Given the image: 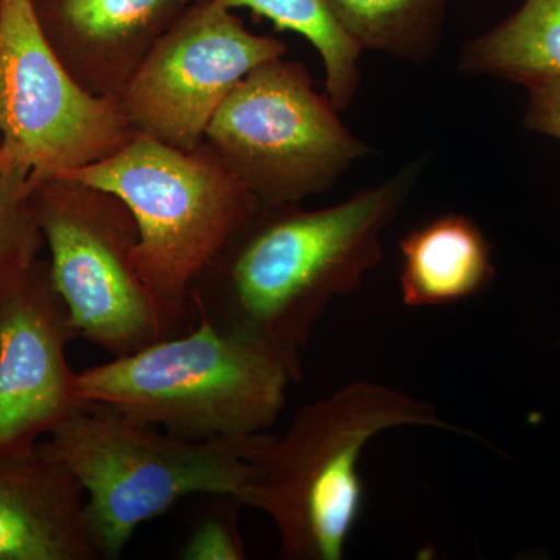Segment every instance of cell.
Wrapping results in <instances>:
<instances>
[{
	"label": "cell",
	"mask_w": 560,
	"mask_h": 560,
	"mask_svg": "<svg viewBox=\"0 0 560 560\" xmlns=\"http://www.w3.org/2000/svg\"><path fill=\"white\" fill-rule=\"evenodd\" d=\"M425 160L318 210L261 205L190 291L195 320L267 350L302 381V352L330 302L360 289L382 261V234L399 215Z\"/></svg>",
	"instance_id": "1"
},
{
	"label": "cell",
	"mask_w": 560,
	"mask_h": 560,
	"mask_svg": "<svg viewBox=\"0 0 560 560\" xmlns=\"http://www.w3.org/2000/svg\"><path fill=\"white\" fill-rule=\"evenodd\" d=\"M399 427L464 433L433 405L360 381L302 408L283 436L267 434L254 455L242 503L275 523L280 559H342L363 512L364 448Z\"/></svg>",
	"instance_id": "2"
},
{
	"label": "cell",
	"mask_w": 560,
	"mask_h": 560,
	"mask_svg": "<svg viewBox=\"0 0 560 560\" xmlns=\"http://www.w3.org/2000/svg\"><path fill=\"white\" fill-rule=\"evenodd\" d=\"M127 205L139 230L136 270L160 340L195 324L190 291L259 201L208 143L179 150L136 136L113 156L66 173Z\"/></svg>",
	"instance_id": "3"
},
{
	"label": "cell",
	"mask_w": 560,
	"mask_h": 560,
	"mask_svg": "<svg viewBox=\"0 0 560 560\" xmlns=\"http://www.w3.org/2000/svg\"><path fill=\"white\" fill-rule=\"evenodd\" d=\"M267 433L186 440L114 408L84 401L36 448L83 486L102 559H119L140 525L190 495L241 500ZM243 504V503H242Z\"/></svg>",
	"instance_id": "4"
},
{
	"label": "cell",
	"mask_w": 560,
	"mask_h": 560,
	"mask_svg": "<svg viewBox=\"0 0 560 560\" xmlns=\"http://www.w3.org/2000/svg\"><path fill=\"white\" fill-rule=\"evenodd\" d=\"M291 383L267 350L202 318L176 337L77 372L81 400L195 441L264 433Z\"/></svg>",
	"instance_id": "5"
},
{
	"label": "cell",
	"mask_w": 560,
	"mask_h": 560,
	"mask_svg": "<svg viewBox=\"0 0 560 560\" xmlns=\"http://www.w3.org/2000/svg\"><path fill=\"white\" fill-rule=\"evenodd\" d=\"M338 113L304 65L280 57L234 88L205 142L261 205H301L371 153Z\"/></svg>",
	"instance_id": "6"
},
{
	"label": "cell",
	"mask_w": 560,
	"mask_h": 560,
	"mask_svg": "<svg viewBox=\"0 0 560 560\" xmlns=\"http://www.w3.org/2000/svg\"><path fill=\"white\" fill-rule=\"evenodd\" d=\"M0 165L33 183L113 156L132 138L116 95H95L66 68L35 0H0Z\"/></svg>",
	"instance_id": "7"
},
{
	"label": "cell",
	"mask_w": 560,
	"mask_h": 560,
	"mask_svg": "<svg viewBox=\"0 0 560 560\" xmlns=\"http://www.w3.org/2000/svg\"><path fill=\"white\" fill-rule=\"evenodd\" d=\"M32 206L49 246L51 282L79 337L113 357L160 340L153 304L132 260L139 230L127 205L109 191L57 176L32 180Z\"/></svg>",
	"instance_id": "8"
},
{
	"label": "cell",
	"mask_w": 560,
	"mask_h": 560,
	"mask_svg": "<svg viewBox=\"0 0 560 560\" xmlns=\"http://www.w3.org/2000/svg\"><path fill=\"white\" fill-rule=\"evenodd\" d=\"M287 50L276 36L249 32L217 0H195L151 46L117 98L136 136L195 150L234 88Z\"/></svg>",
	"instance_id": "9"
},
{
	"label": "cell",
	"mask_w": 560,
	"mask_h": 560,
	"mask_svg": "<svg viewBox=\"0 0 560 560\" xmlns=\"http://www.w3.org/2000/svg\"><path fill=\"white\" fill-rule=\"evenodd\" d=\"M75 338L49 264L35 261L0 302V453L35 451L86 401L68 361Z\"/></svg>",
	"instance_id": "10"
},
{
	"label": "cell",
	"mask_w": 560,
	"mask_h": 560,
	"mask_svg": "<svg viewBox=\"0 0 560 560\" xmlns=\"http://www.w3.org/2000/svg\"><path fill=\"white\" fill-rule=\"evenodd\" d=\"M195 0H35L66 68L95 95H119L151 46Z\"/></svg>",
	"instance_id": "11"
},
{
	"label": "cell",
	"mask_w": 560,
	"mask_h": 560,
	"mask_svg": "<svg viewBox=\"0 0 560 560\" xmlns=\"http://www.w3.org/2000/svg\"><path fill=\"white\" fill-rule=\"evenodd\" d=\"M75 475L35 448L0 453V560H101Z\"/></svg>",
	"instance_id": "12"
},
{
	"label": "cell",
	"mask_w": 560,
	"mask_h": 560,
	"mask_svg": "<svg viewBox=\"0 0 560 560\" xmlns=\"http://www.w3.org/2000/svg\"><path fill=\"white\" fill-rule=\"evenodd\" d=\"M400 294L408 307H442L485 293L495 278L492 248L463 213H444L400 241Z\"/></svg>",
	"instance_id": "13"
},
{
	"label": "cell",
	"mask_w": 560,
	"mask_h": 560,
	"mask_svg": "<svg viewBox=\"0 0 560 560\" xmlns=\"http://www.w3.org/2000/svg\"><path fill=\"white\" fill-rule=\"evenodd\" d=\"M459 70L530 88L560 79V0H525L499 25L464 44Z\"/></svg>",
	"instance_id": "14"
},
{
	"label": "cell",
	"mask_w": 560,
	"mask_h": 560,
	"mask_svg": "<svg viewBox=\"0 0 560 560\" xmlns=\"http://www.w3.org/2000/svg\"><path fill=\"white\" fill-rule=\"evenodd\" d=\"M361 49L422 66L436 55L448 0H326Z\"/></svg>",
	"instance_id": "15"
},
{
	"label": "cell",
	"mask_w": 560,
	"mask_h": 560,
	"mask_svg": "<svg viewBox=\"0 0 560 560\" xmlns=\"http://www.w3.org/2000/svg\"><path fill=\"white\" fill-rule=\"evenodd\" d=\"M234 11L248 9L272 22L276 31L293 32L318 51L326 72V94L338 110L352 105L360 86L361 47L340 22L326 0H217Z\"/></svg>",
	"instance_id": "16"
},
{
	"label": "cell",
	"mask_w": 560,
	"mask_h": 560,
	"mask_svg": "<svg viewBox=\"0 0 560 560\" xmlns=\"http://www.w3.org/2000/svg\"><path fill=\"white\" fill-rule=\"evenodd\" d=\"M44 242L32 206V180L21 168L0 173V302L35 264Z\"/></svg>",
	"instance_id": "17"
},
{
	"label": "cell",
	"mask_w": 560,
	"mask_h": 560,
	"mask_svg": "<svg viewBox=\"0 0 560 560\" xmlns=\"http://www.w3.org/2000/svg\"><path fill=\"white\" fill-rule=\"evenodd\" d=\"M242 501L234 497H221V506L210 511L208 517L191 530L189 539L180 548L179 558L186 560H245V541L238 528V511Z\"/></svg>",
	"instance_id": "18"
},
{
	"label": "cell",
	"mask_w": 560,
	"mask_h": 560,
	"mask_svg": "<svg viewBox=\"0 0 560 560\" xmlns=\"http://www.w3.org/2000/svg\"><path fill=\"white\" fill-rule=\"evenodd\" d=\"M528 90V106L523 120L526 130L560 140V79L545 81Z\"/></svg>",
	"instance_id": "19"
},
{
	"label": "cell",
	"mask_w": 560,
	"mask_h": 560,
	"mask_svg": "<svg viewBox=\"0 0 560 560\" xmlns=\"http://www.w3.org/2000/svg\"><path fill=\"white\" fill-rule=\"evenodd\" d=\"M0 173H2V165H0Z\"/></svg>",
	"instance_id": "20"
}]
</instances>
